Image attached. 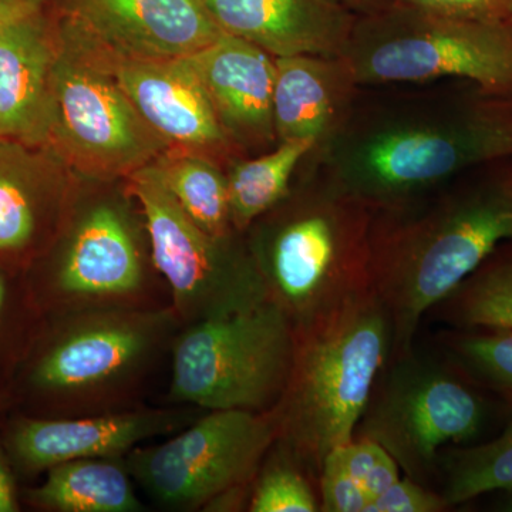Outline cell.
I'll return each instance as SVG.
<instances>
[{"instance_id":"obj_1","label":"cell","mask_w":512,"mask_h":512,"mask_svg":"<svg viewBox=\"0 0 512 512\" xmlns=\"http://www.w3.org/2000/svg\"><path fill=\"white\" fill-rule=\"evenodd\" d=\"M512 158V99L467 80L360 86L338 130L298 171L373 212L397 210L458 174Z\"/></svg>"},{"instance_id":"obj_2","label":"cell","mask_w":512,"mask_h":512,"mask_svg":"<svg viewBox=\"0 0 512 512\" xmlns=\"http://www.w3.org/2000/svg\"><path fill=\"white\" fill-rule=\"evenodd\" d=\"M512 238V158L477 165L412 204L375 212L372 288L409 352L427 313Z\"/></svg>"},{"instance_id":"obj_3","label":"cell","mask_w":512,"mask_h":512,"mask_svg":"<svg viewBox=\"0 0 512 512\" xmlns=\"http://www.w3.org/2000/svg\"><path fill=\"white\" fill-rule=\"evenodd\" d=\"M296 177L244 237L269 298L298 332L373 291L375 212L318 174Z\"/></svg>"},{"instance_id":"obj_4","label":"cell","mask_w":512,"mask_h":512,"mask_svg":"<svg viewBox=\"0 0 512 512\" xmlns=\"http://www.w3.org/2000/svg\"><path fill=\"white\" fill-rule=\"evenodd\" d=\"M393 350V325L375 291L296 332L288 386L276 404V446L318 484L323 461L355 439Z\"/></svg>"},{"instance_id":"obj_5","label":"cell","mask_w":512,"mask_h":512,"mask_svg":"<svg viewBox=\"0 0 512 512\" xmlns=\"http://www.w3.org/2000/svg\"><path fill=\"white\" fill-rule=\"evenodd\" d=\"M28 370L30 392L50 417L92 416L143 406L183 323L173 308L53 313Z\"/></svg>"},{"instance_id":"obj_6","label":"cell","mask_w":512,"mask_h":512,"mask_svg":"<svg viewBox=\"0 0 512 512\" xmlns=\"http://www.w3.org/2000/svg\"><path fill=\"white\" fill-rule=\"evenodd\" d=\"M511 417L440 350L427 355L414 345L383 367L355 439L380 444L404 476L433 488L444 448L488 439Z\"/></svg>"},{"instance_id":"obj_7","label":"cell","mask_w":512,"mask_h":512,"mask_svg":"<svg viewBox=\"0 0 512 512\" xmlns=\"http://www.w3.org/2000/svg\"><path fill=\"white\" fill-rule=\"evenodd\" d=\"M360 86L467 80L512 99V22L390 2L357 16L345 55Z\"/></svg>"},{"instance_id":"obj_8","label":"cell","mask_w":512,"mask_h":512,"mask_svg":"<svg viewBox=\"0 0 512 512\" xmlns=\"http://www.w3.org/2000/svg\"><path fill=\"white\" fill-rule=\"evenodd\" d=\"M295 350V326L272 299L185 325L171 348L167 403L272 412L288 386Z\"/></svg>"},{"instance_id":"obj_9","label":"cell","mask_w":512,"mask_h":512,"mask_svg":"<svg viewBox=\"0 0 512 512\" xmlns=\"http://www.w3.org/2000/svg\"><path fill=\"white\" fill-rule=\"evenodd\" d=\"M47 147L87 178H127L170 150L111 72L103 50L73 20L57 23Z\"/></svg>"},{"instance_id":"obj_10","label":"cell","mask_w":512,"mask_h":512,"mask_svg":"<svg viewBox=\"0 0 512 512\" xmlns=\"http://www.w3.org/2000/svg\"><path fill=\"white\" fill-rule=\"evenodd\" d=\"M126 191L140 205L154 265L183 326L271 299L244 234L217 238L202 231L165 188L153 164L128 175Z\"/></svg>"},{"instance_id":"obj_11","label":"cell","mask_w":512,"mask_h":512,"mask_svg":"<svg viewBox=\"0 0 512 512\" xmlns=\"http://www.w3.org/2000/svg\"><path fill=\"white\" fill-rule=\"evenodd\" d=\"M278 439L274 414L208 410L167 440L127 454L134 483L168 511H205L221 495L252 487Z\"/></svg>"},{"instance_id":"obj_12","label":"cell","mask_w":512,"mask_h":512,"mask_svg":"<svg viewBox=\"0 0 512 512\" xmlns=\"http://www.w3.org/2000/svg\"><path fill=\"white\" fill-rule=\"evenodd\" d=\"M70 220L42 288L50 312L171 306L151 251L120 205L96 202Z\"/></svg>"},{"instance_id":"obj_13","label":"cell","mask_w":512,"mask_h":512,"mask_svg":"<svg viewBox=\"0 0 512 512\" xmlns=\"http://www.w3.org/2000/svg\"><path fill=\"white\" fill-rule=\"evenodd\" d=\"M195 407H133L76 417H22L6 440L9 458L29 474L83 458H124L150 439L177 433L197 419Z\"/></svg>"},{"instance_id":"obj_14","label":"cell","mask_w":512,"mask_h":512,"mask_svg":"<svg viewBox=\"0 0 512 512\" xmlns=\"http://www.w3.org/2000/svg\"><path fill=\"white\" fill-rule=\"evenodd\" d=\"M104 55L121 89L170 150L200 154L218 164L242 158L187 57L123 59L107 52Z\"/></svg>"},{"instance_id":"obj_15","label":"cell","mask_w":512,"mask_h":512,"mask_svg":"<svg viewBox=\"0 0 512 512\" xmlns=\"http://www.w3.org/2000/svg\"><path fill=\"white\" fill-rule=\"evenodd\" d=\"M67 18L111 56L180 59L222 35L204 0H67Z\"/></svg>"},{"instance_id":"obj_16","label":"cell","mask_w":512,"mask_h":512,"mask_svg":"<svg viewBox=\"0 0 512 512\" xmlns=\"http://www.w3.org/2000/svg\"><path fill=\"white\" fill-rule=\"evenodd\" d=\"M187 60L239 153L276 147L272 113L274 56L248 40L224 32Z\"/></svg>"},{"instance_id":"obj_17","label":"cell","mask_w":512,"mask_h":512,"mask_svg":"<svg viewBox=\"0 0 512 512\" xmlns=\"http://www.w3.org/2000/svg\"><path fill=\"white\" fill-rule=\"evenodd\" d=\"M222 32L274 57L343 56L357 16L343 0H204Z\"/></svg>"},{"instance_id":"obj_18","label":"cell","mask_w":512,"mask_h":512,"mask_svg":"<svg viewBox=\"0 0 512 512\" xmlns=\"http://www.w3.org/2000/svg\"><path fill=\"white\" fill-rule=\"evenodd\" d=\"M59 53V25L50 22L45 9L0 37V138L46 146Z\"/></svg>"},{"instance_id":"obj_19","label":"cell","mask_w":512,"mask_h":512,"mask_svg":"<svg viewBox=\"0 0 512 512\" xmlns=\"http://www.w3.org/2000/svg\"><path fill=\"white\" fill-rule=\"evenodd\" d=\"M360 84L345 56L275 57L272 113L278 143L328 140L348 116Z\"/></svg>"},{"instance_id":"obj_20","label":"cell","mask_w":512,"mask_h":512,"mask_svg":"<svg viewBox=\"0 0 512 512\" xmlns=\"http://www.w3.org/2000/svg\"><path fill=\"white\" fill-rule=\"evenodd\" d=\"M33 148L0 138V255L35 247L69 211L67 191Z\"/></svg>"},{"instance_id":"obj_21","label":"cell","mask_w":512,"mask_h":512,"mask_svg":"<svg viewBox=\"0 0 512 512\" xmlns=\"http://www.w3.org/2000/svg\"><path fill=\"white\" fill-rule=\"evenodd\" d=\"M126 458H83L57 464L30 491L36 507L52 512H140Z\"/></svg>"},{"instance_id":"obj_22","label":"cell","mask_w":512,"mask_h":512,"mask_svg":"<svg viewBox=\"0 0 512 512\" xmlns=\"http://www.w3.org/2000/svg\"><path fill=\"white\" fill-rule=\"evenodd\" d=\"M311 140H289L264 154L238 158L227 171L229 214L235 231L244 234L259 217L276 207L291 191Z\"/></svg>"},{"instance_id":"obj_23","label":"cell","mask_w":512,"mask_h":512,"mask_svg":"<svg viewBox=\"0 0 512 512\" xmlns=\"http://www.w3.org/2000/svg\"><path fill=\"white\" fill-rule=\"evenodd\" d=\"M434 490L451 510L512 487V417L494 436L444 448L437 458Z\"/></svg>"},{"instance_id":"obj_24","label":"cell","mask_w":512,"mask_h":512,"mask_svg":"<svg viewBox=\"0 0 512 512\" xmlns=\"http://www.w3.org/2000/svg\"><path fill=\"white\" fill-rule=\"evenodd\" d=\"M447 328H512V238L498 245L426 316Z\"/></svg>"},{"instance_id":"obj_25","label":"cell","mask_w":512,"mask_h":512,"mask_svg":"<svg viewBox=\"0 0 512 512\" xmlns=\"http://www.w3.org/2000/svg\"><path fill=\"white\" fill-rule=\"evenodd\" d=\"M154 170L185 214L211 237L234 234L229 214L227 171L211 158L168 150L153 161Z\"/></svg>"},{"instance_id":"obj_26","label":"cell","mask_w":512,"mask_h":512,"mask_svg":"<svg viewBox=\"0 0 512 512\" xmlns=\"http://www.w3.org/2000/svg\"><path fill=\"white\" fill-rule=\"evenodd\" d=\"M439 350L512 414V328H447Z\"/></svg>"},{"instance_id":"obj_27","label":"cell","mask_w":512,"mask_h":512,"mask_svg":"<svg viewBox=\"0 0 512 512\" xmlns=\"http://www.w3.org/2000/svg\"><path fill=\"white\" fill-rule=\"evenodd\" d=\"M286 451L271 448L252 484L251 512H318V488Z\"/></svg>"},{"instance_id":"obj_28","label":"cell","mask_w":512,"mask_h":512,"mask_svg":"<svg viewBox=\"0 0 512 512\" xmlns=\"http://www.w3.org/2000/svg\"><path fill=\"white\" fill-rule=\"evenodd\" d=\"M335 453L350 477L370 498V503L402 477L399 464L375 441L353 439L336 448Z\"/></svg>"},{"instance_id":"obj_29","label":"cell","mask_w":512,"mask_h":512,"mask_svg":"<svg viewBox=\"0 0 512 512\" xmlns=\"http://www.w3.org/2000/svg\"><path fill=\"white\" fill-rule=\"evenodd\" d=\"M318 494L322 512H367L370 504V498L350 477L335 451L320 468Z\"/></svg>"},{"instance_id":"obj_30","label":"cell","mask_w":512,"mask_h":512,"mask_svg":"<svg viewBox=\"0 0 512 512\" xmlns=\"http://www.w3.org/2000/svg\"><path fill=\"white\" fill-rule=\"evenodd\" d=\"M451 507L439 491L403 476L376 497L367 512H444Z\"/></svg>"},{"instance_id":"obj_31","label":"cell","mask_w":512,"mask_h":512,"mask_svg":"<svg viewBox=\"0 0 512 512\" xmlns=\"http://www.w3.org/2000/svg\"><path fill=\"white\" fill-rule=\"evenodd\" d=\"M451 18L510 20L512 0H393Z\"/></svg>"},{"instance_id":"obj_32","label":"cell","mask_w":512,"mask_h":512,"mask_svg":"<svg viewBox=\"0 0 512 512\" xmlns=\"http://www.w3.org/2000/svg\"><path fill=\"white\" fill-rule=\"evenodd\" d=\"M47 0H0V37L19 20L45 9Z\"/></svg>"},{"instance_id":"obj_33","label":"cell","mask_w":512,"mask_h":512,"mask_svg":"<svg viewBox=\"0 0 512 512\" xmlns=\"http://www.w3.org/2000/svg\"><path fill=\"white\" fill-rule=\"evenodd\" d=\"M9 460L8 451L0 446V512L20 511L15 474Z\"/></svg>"},{"instance_id":"obj_34","label":"cell","mask_w":512,"mask_h":512,"mask_svg":"<svg viewBox=\"0 0 512 512\" xmlns=\"http://www.w3.org/2000/svg\"><path fill=\"white\" fill-rule=\"evenodd\" d=\"M343 2L356 16H360L382 8V6L393 2V0H343Z\"/></svg>"},{"instance_id":"obj_35","label":"cell","mask_w":512,"mask_h":512,"mask_svg":"<svg viewBox=\"0 0 512 512\" xmlns=\"http://www.w3.org/2000/svg\"><path fill=\"white\" fill-rule=\"evenodd\" d=\"M490 495H495L494 501L491 503V511L512 512V487Z\"/></svg>"},{"instance_id":"obj_36","label":"cell","mask_w":512,"mask_h":512,"mask_svg":"<svg viewBox=\"0 0 512 512\" xmlns=\"http://www.w3.org/2000/svg\"><path fill=\"white\" fill-rule=\"evenodd\" d=\"M10 303V286L8 279L5 275L0 274V325H2L3 318L8 313Z\"/></svg>"},{"instance_id":"obj_37","label":"cell","mask_w":512,"mask_h":512,"mask_svg":"<svg viewBox=\"0 0 512 512\" xmlns=\"http://www.w3.org/2000/svg\"><path fill=\"white\" fill-rule=\"evenodd\" d=\"M511 22H512V12H511V18H510Z\"/></svg>"}]
</instances>
